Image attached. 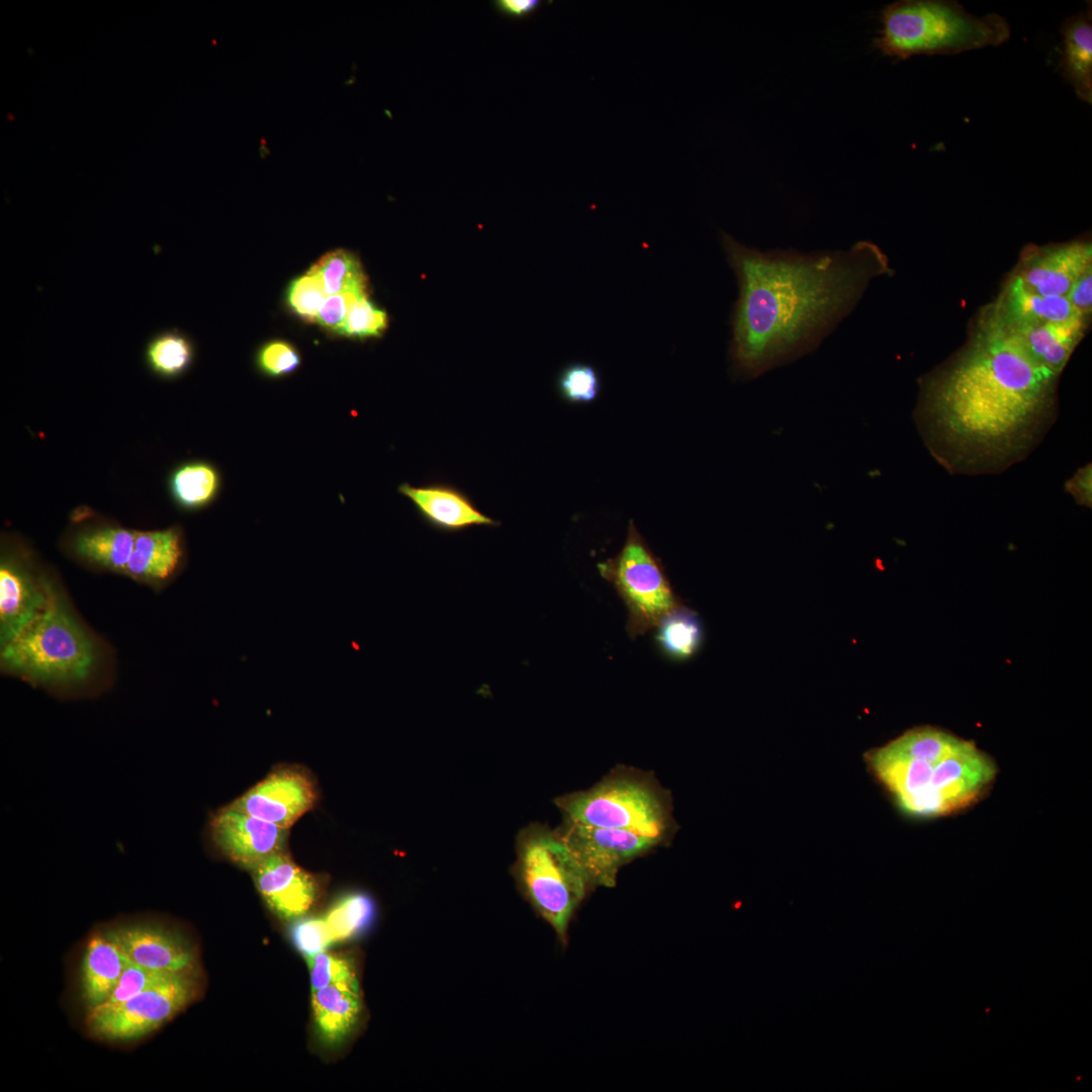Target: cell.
I'll return each instance as SVG.
<instances>
[{
	"instance_id": "484cf974",
	"label": "cell",
	"mask_w": 1092,
	"mask_h": 1092,
	"mask_svg": "<svg viewBox=\"0 0 1092 1092\" xmlns=\"http://www.w3.org/2000/svg\"><path fill=\"white\" fill-rule=\"evenodd\" d=\"M970 741L932 727L911 729L886 744L897 754L925 759L934 764L963 750Z\"/></svg>"
},
{
	"instance_id": "1f68e13d",
	"label": "cell",
	"mask_w": 1092,
	"mask_h": 1092,
	"mask_svg": "<svg viewBox=\"0 0 1092 1092\" xmlns=\"http://www.w3.org/2000/svg\"><path fill=\"white\" fill-rule=\"evenodd\" d=\"M386 327V312L368 300L367 295H363L351 306L338 334L360 339L379 337Z\"/></svg>"
},
{
	"instance_id": "603a6c76",
	"label": "cell",
	"mask_w": 1092,
	"mask_h": 1092,
	"mask_svg": "<svg viewBox=\"0 0 1092 1092\" xmlns=\"http://www.w3.org/2000/svg\"><path fill=\"white\" fill-rule=\"evenodd\" d=\"M1063 51L1060 67L1064 78L1083 101H1092L1091 10L1069 17L1063 23Z\"/></svg>"
},
{
	"instance_id": "ac0fdd59",
	"label": "cell",
	"mask_w": 1092,
	"mask_h": 1092,
	"mask_svg": "<svg viewBox=\"0 0 1092 1092\" xmlns=\"http://www.w3.org/2000/svg\"><path fill=\"white\" fill-rule=\"evenodd\" d=\"M984 311L1006 330L1084 317L1067 297L1034 293L1024 288L1012 276L1006 281L996 301Z\"/></svg>"
},
{
	"instance_id": "3957f363",
	"label": "cell",
	"mask_w": 1092,
	"mask_h": 1092,
	"mask_svg": "<svg viewBox=\"0 0 1092 1092\" xmlns=\"http://www.w3.org/2000/svg\"><path fill=\"white\" fill-rule=\"evenodd\" d=\"M873 46L886 56L906 60L918 55H954L999 46L1010 37L1005 18L967 12L951 0H902L884 8Z\"/></svg>"
},
{
	"instance_id": "d590c367",
	"label": "cell",
	"mask_w": 1092,
	"mask_h": 1092,
	"mask_svg": "<svg viewBox=\"0 0 1092 1092\" xmlns=\"http://www.w3.org/2000/svg\"><path fill=\"white\" fill-rule=\"evenodd\" d=\"M326 298L327 294L320 279L308 272L295 279L288 289L289 304L299 315L308 321H315Z\"/></svg>"
},
{
	"instance_id": "2e32d148",
	"label": "cell",
	"mask_w": 1092,
	"mask_h": 1092,
	"mask_svg": "<svg viewBox=\"0 0 1092 1092\" xmlns=\"http://www.w3.org/2000/svg\"><path fill=\"white\" fill-rule=\"evenodd\" d=\"M48 578L36 579L14 556H3L0 565V646L22 633L48 604Z\"/></svg>"
},
{
	"instance_id": "7c38bea8",
	"label": "cell",
	"mask_w": 1092,
	"mask_h": 1092,
	"mask_svg": "<svg viewBox=\"0 0 1092 1092\" xmlns=\"http://www.w3.org/2000/svg\"><path fill=\"white\" fill-rule=\"evenodd\" d=\"M316 799L310 775L296 765H285L271 770L228 806L289 829L313 808Z\"/></svg>"
},
{
	"instance_id": "9a60e30c",
	"label": "cell",
	"mask_w": 1092,
	"mask_h": 1092,
	"mask_svg": "<svg viewBox=\"0 0 1092 1092\" xmlns=\"http://www.w3.org/2000/svg\"><path fill=\"white\" fill-rule=\"evenodd\" d=\"M252 873L268 907L283 919L303 916L316 900V879L296 864L285 850L268 857Z\"/></svg>"
},
{
	"instance_id": "d4e9b609",
	"label": "cell",
	"mask_w": 1092,
	"mask_h": 1092,
	"mask_svg": "<svg viewBox=\"0 0 1092 1092\" xmlns=\"http://www.w3.org/2000/svg\"><path fill=\"white\" fill-rule=\"evenodd\" d=\"M135 534L136 531L121 527L98 528L79 534L74 541V549L85 560L124 574Z\"/></svg>"
},
{
	"instance_id": "83f0119b",
	"label": "cell",
	"mask_w": 1092,
	"mask_h": 1092,
	"mask_svg": "<svg viewBox=\"0 0 1092 1092\" xmlns=\"http://www.w3.org/2000/svg\"><path fill=\"white\" fill-rule=\"evenodd\" d=\"M193 358V347L188 338L175 330H165L152 336L145 348V360L149 369L164 378L183 373Z\"/></svg>"
},
{
	"instance_id": "ffe728a7",
	"label": "cell",
	"mask_w": 1092,
	"mask_h": 1092,
	"mask_svg": "<svg viewBox=\"0 0 1092 1092\" xmlns=\"http://www.w3.org/2000/svg\"><path fill=\"white\" fill-rule=\"evenodd\" d=\"M1088 323L1087 318L1075 317L1016 330H1005L1021 343L1038 364L1060 375L1084 337Z\"/></svg>"
},
{
	"instance_id": "e0dca14e",
	"label": "cell",
	"mask_w": 1092,
	"mask_h": 1092,
	"mask_svg": "<svg viewBox=\"0 0 1092 1092\" xmlns=\"http://www.w3.org/2000/svg\"><path fill=\"white\" fill-rule=\"evenodd\" d=\"M397 490L410 499L427 525L440 532L457 533L472 527L499 526V522L481 513L465 492L451 484L430 482L414 486L404 482Z\"/></svg>"
},
{
	"instance_id": "7a4b0ae2",
	"label": "cell",
	"mask_w": 1092,
	"mask_h": 1092,
	"mask_svg": "<svg viewBox=\"0 0 1092 1092\" xmlns=\"http://www.w3.org/2000/svg\"><path fill=\"white\" fill-rule=\"evenodd\" d=\"M738 284L729 358L735 378L754 379L811 352L855 306L871 280L889 272L873 243L848 250L762 252L722 232Z\"/></svg>"
},
{
	"instance_id": "60d3db41",
	"label": "cell",
	"mask_w": 1092,
	"mask_h": 1092,
	"mask_svg": "<svg viewBox=\"0 0 1092 1092\" xmlns=\"http://www.w3.org/2000/svg\"><path fill=\"white\" fill-rule=\"evenodd\" d=\"M541 3L540 0H495L492 4L500 14L521 19L532 15Z\"/></svg>"
},
{
	"instance_id": "f1b7e54d",
	"label": "cell",
	"mask_w": 1092,
	"mask_h": 1092,
	"mask_svg": "<svg viewBox=\"0 0 1092 1092\" xmlns=\"http://www.w3.org/2000/svg\"><path fill=\"white\" fill-rule=\"evenodd\" d=\"M308 273L315 275L327 296L345 292H365L366 276L359 260L345 250L323 256Z\"/></svg>"
},
{
	"instance_id": "ba28073f",
	"label": "cell",
	"mask_w": 1092,
	"mask_h": 1092,
	"mask_svg": "<svg viewBox=\"0 0 1092 1092\" xmlns=\"http://www.w3.org/2000/svg\"><path fill=\"white\" fill-rule=\"evenodd\" d=\"M196 993V973L176 974L124 1002L88 1009L86 1026L103 1040H135L171 1020Z\"/></svg>"
},
{
	"instance_id": "d6a6232c",
	"label": "cell",
	"mask_w": 1092,
	"mask_h": 1092,
	"mask_svg": "<svg viewBox=\"0 0 1092 1092\" xmlns=\"http://www.w3.org/2000/svg\"><path fill=\"white\" fill-rule=\"evenodd\" d=\"M292 942L306 961L326 951L335 943L324 916L296 918L290 928Z\"/></svg>"
},
{
	"instance_id": "ab89813d",
	"label": "cell",
	"mask_w": 1092,
	"mask_h": 1092,
	"mask_svg": "<svg viewBox=\"0 0 1092 1092\" xmlns=\"http://www.w3.org/2000/svg\"><path fill=\"white\" fill-rule=\"evenodd\" d=\"M1091 472V464H1086L1079 468L1065 484L1066 491L1073 496L1078 505L1089 508H1091L1092 502Z\"/></svg>"
},
{
	"instance_id": "8d00e7d4",
	"label": "cell",
	"mask_w": 1092,
	"mask_h": 1092,
	"mask_svg": "<svg viewBox=\"0 0 1092 1092\" xmlns=\"http://www.w3.org/2000/svg\"><path fill=\"white\" fill-rule=\"evenodd\" d=\"M300 357L291 345L276 341L265 345L258 354V365L270 376H281L293 371Z\"/></svg>"
},
{
	"instance_id": "4dcf8cb0",
	"label": "cell",
	"mask_w": 1092,
	"mask_h": 1092,
	"mask_svg": "<svg viewBox=\"0 0 1092 1092\" xmlns=\"http://www.w3.org/2000/svg\"><path fill=\"white\" fill-rule=\"evenodd\" d=\"M601 388L600 374L590 364L570 363L560 371L557 378L559 395L568 403H590L598 398Z\"/></svg>"
},
{
	"instance_id": "d6986e66",
	"label": "cell",
	"mask_w": 1092,
	"mask_h": 1092,
	"mask_svg": "<svg viewBox=\"0 0 1092 1092\" xmlns=\"http://www.w3.org/2000/svg\"><path fill=\"white\" fill-rule=\"evenodd\" d=\"M313 1020L321 1040L341 1044L357 1025L361 1010L358 980L331 984L312 992Z\"/></svg>"
},
{
	"instance_id": "44dd1931",
	"label": "cell",
	"mask_w": 1092,
	"mask_h": 1092,
	"mask_svg": "<svg viewBox=\"0 0 1092 1092\" xmlns=\"http://www.w3.org/2000/svg\"><path fill=\"white\" fill-rule=\"evenodd\" d=\"M184 555L181 532L176 527L135 534L126 575L144 581H163L180 566Z\"/></svg>"
},
{
	"instance_id": "8992f818",
	"label": "cell",
	"mask_w": 1092,
	"mask_h": 1092,
	"mask_svg": "<svg viewBox=\"0 0 1092 1092\" xmlns=\"http://www.w3.org/2000/svg\"><path fill=\"white\" fill-rule=\"evenodd\" d=\"M515 870L526 898L564 941L569 922L592 887L556 829L537 823L523 828L517 836Z\"/></svg>"
},
{
	"instance_id": "f546056e",
	"label": "cell",
	"mask_w": 1092,
	"mask_h": 1092,
	"mask_svg": "<svg viewBox=\"0 0 1092 1092\" xmlns=\"http://www.w3.org/2000/svg\"><path fill=\"white\" fill-rule=\"evenodd\" d=\"M219 476L210 464L191 462L182 465L172 475L171 490L177 503L186 509H199L216 495Z\"/></svg>"
},
{
	"instance_id": "6da1fadb",
	"label": "cell",
	"mask_w": 1092,
	"mask_h": 1092,
	"mask_svg": "<svg viewBox=\"0 0 1092 1092\" xmlns=\"http://www.w3.org/2000/svg\"><path fill=\"white\" fill-rule=\"evenodd\" d=\"M1059 376L982 312L967 345L922 378L916 428L949 473H1000L1024 460L1055 423Z\"/></svg>"
},
{
	"instance_id": "74e56055",
	"label": "cell",
	"mask_w": 1092,
	"mask_h": 1092,
	"mask_svg": "<svg viewBox=\"0 0 1092 1092\" xmlns=\"http://www.w3.org/2000/svg\"><path fill=\"white\" fill-rule=\"evenodd\" d=\"M365 292H345L327 296L323 302L315 321L323 327L339 332L343 326L351 306Z\"/></svg>"
},
{
	"instance_id": "8fae6325",
	"label": "cell",
	"mask_w": 1092,
	"mask_h": 1092,
	"mask_svg": "<svg viewBox=\"0 0 1092 1092\" xmlns=\"http://www.w3.org/2000/svg\"><path fill=\"white\" fill-rule=\"evenodd\" d=\"M288 828L230 808L213 811L206 834L213 850L237 866L254 870L268 857L284 851Z\"/></svg>"
},
{
	"instance_id": "5b68a950",
	"label": "cell",
	"mask_w": 1092,
	"mask_h": 1092,
	"mask_svg": "<svg viewBox=\"0 0 1092 1092\" xmlns=\"http://www.w3.org/2000/svg\"><path fill=\"white\" fill-rule=\"evenodd\" d=\"M563 820L642 834L664 844L673 833L670 795L653 776L621 766L590 789L555 800Z\"/></svg>"
},
{
	"instance_id": "e575fe53",
	"label": "cell",
	"mask_w": 1092,
	"mask_h": 1092,
	"mask_svg": "<svg viewBox=\"0 0 1092 1092\" xmlns=\"http://www.w3.org/2000/svg\"><path fill=\"white\" fill-rule=\"evenodd\" d=\"M176 974L163 973L129 962L122 972L114 990L101 1005L124 1002L145 990L160 984Z\"/></svg>"
},
{
	"instance_id": "277c9868",
	"label": "cell",
	"mask_w": 1092,
	"mask_h": 1092,
	"mask_svg": "<svg viewBox=\"0 0 1092 1092\" xmlns=\"http://www.w3.org/2000/svg\"><path fill=\"white\" fill-rule=\"evenodd\" d=\"M47 585L44 610L1 647V665L35 684L54 688L81 685L95 668V643L50 579Z\"/></svg>"
},
{
	"instance_id": "4316f807",
	"label": "cell",
	"mask_w": 1092,
	"mask_h": 1092,
	"mask_svg": "<svg viewBox=\"0 0 1092 1092\" xmlns=\"http://www.w3.org/2000/svg\"><path fill=\"white\" fill-rule=\"evenodd\" d=\"M376 914L373 899L363 892L340 896L324 915L335 942L354 938L369 927Z\"/></svg>"
},
{
	"instance_id": "7402d4cb",
	"label": "cell",
	"mask_w": 1092,
	"mask_h": 1092,
	"mask_svg": "<svg viewBox=\"0 0 1092 1092\" xmlns=\"http://www.w3.org/2000/svg\"><path fill=\"white\" fill-rule=\"evenodd\" d=\"M129 962L121 948L105 933L91 936L81 969L82 997L88 1009L108 999Z\"/></svg>"
},
{
	"instance_id": "cb8c5ba5",
	"label": "cell",
	"mask_w": 1092,
	"mask_h": 1092,
	"mask_svg": "<svg viewBox=\"0 0 1092 1092\" xmlns=\"http://www.w3.org/2000/svg\"><path fill=\"white\" fill-rule=\"evenodd\" d=\"M653 630L658 651L670 661L689 660L698 653L704 640L699 615L685 605L664 615Z\"/></svg>"
},
{
	"instance_id": "52a82bcc",
	"label": "cell",
	"mask_w": 1092,
	"mask_h": 1092,
	"mask_svg": "<svg viewBox=\"0 0 1092 1092\" xmlns=\"http://www.w3.org/2000/svg\"><path fill=\"white\" fill-rule=\"evenodd\" d=\"M601 576L616 589L627 609L626 630L635 639L654 629L660 619L684 605L660 559L630 520L620 552L598 564Z\"/></svg>"
},
{
	"instance_id": "f35d334b",
	"label": "cell",
	"mask_w": 1092,
	"mask_h": 1092,
	"mask_svg": "<svg viewBox=\"0 0 1092 1092\" xmlns=\"http://www.w3.org/2000/svg\"><path fill=\"white\" fill-rule=\"evenodd\" d=\"M1067 298L1082 316L1090 318L1092 311V267L1076 280Z\"/></svg>"
},
{
	"instance_id": "30bf717a",
	"label": "cell",
	"mask_w": 1092,
	"mask_h": 1092,
	"mask_svg": "<svg viewBox=\"0 0 1092 1092\" xmlns=\"http://www.w3.org/2000/svg\"><path fill=\"white\" fill-rule=\"evenodd\" d=\"M995 774L991 758L970 742L934 765L928 791L913 817H937L969 806L989 787Z\"/></svg>"
},
{
	"instance_id": "5bb4252c",
	"label": "cell",
	"mask_w": 1092,
	"mask_h": 1092,
	"mask_svg": "<svg viewBox=\"0 0 1092 1092\" xmlns=\"http://www.w3.org/2000/svg\"><path fill=\"white\" fill-rule=\"evenodd\" d=\"M1091 267V243L1074 241L1026 249L1011 276L1034 293L1067 297L1076 280Z\"/></svg>"
},
{
	"instance_id": "9c48e42d",
	"label": "cell",
	"mask_w": 1092,
	"mask_h": 1092,
	"mask_svg": "<svg viewBox=\"0 0 1092 1092\" xmlns=\"http://www.w3.org/2000/svg\"><path fill=\"white\" fill-rule=\"evenodd\" d=\"M556 831L582 867L592 889L615 886L618 872L624 864L662 845L632 831L565 820Z\"/></svg>"
},
{
	"instance_id": "4fadbf2b",
	"label": "cell",
	"mask_w": 1092,
	"mask_h": 1092,
	"mask_svg": "<svg viewBox=\"0 0 1092 1092\" xmlns=\"http://www.w3.org/2000/svg\"><path fill=\"white\" fill-rule=\"evenodd\" d=\"M105 934L140 966L170 974L196 973L193 948L171 927L138 921L111 927Z\"/></svg>"
},
{
	"instance_id": "836d02e7",
	"label": "cell",
	"mask_w": 1092,
	"mask_h": 1092,
	"mask_svg": "<svg viewBox=\"0 0 1092 1092\" xmlns=\"http://www.w3.org/2000/svg\"><path fill=\"white\" fill-rule=\"evenodd\" d=\"M311 992L345 981L357 980L353 962L342 954L323 951L307 961Z\"/></svg>"
}]
</instances>
